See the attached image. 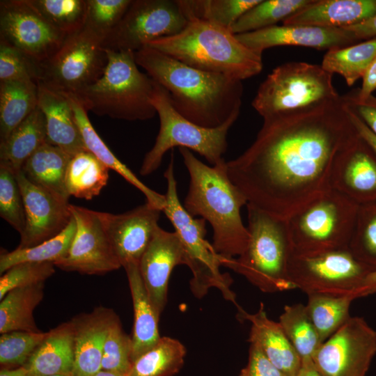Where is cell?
I'll return each instance as SVG.
<instances>
[{
    "mask_svg": "<svg viewBox=\"0 0 376 376\" xmlns=\"http://www.w3.org/2000/svg\"><path fill=\"white\" fill-rule=\"evenodd\" d=\"M358 132L340 97L263 119L253 143L226 162L248 203L283 219L329 191L335 159Z\"/></svg>",
    "mask_w": 376,
    "mask_h": 376,
    "instance_id": "obj_1",
    "label": "cell"
},
{
    "mask_svg": "<svg viewBox=\"0 0 376 376\" xmlns=\"http://www.w3.org/2000/svg\"><path fill=\"white\" fill-rule=\"evenodd\" d=\"M134 55L138 66L168 91L175 109L187 120L214 128L239 116L242 81L191 68L147 46Z\"/></svg>",
    "mask_w": 376,
    "mask_h": 376,
    "instance_id": "obj_2",
    "label": "cell"
},
{
    "mask_svg": "<svg viewBox=\"0 0 376 376\" xmlns=\"http://www.w3.org/2000/svg\"><path fill=\"white\" fill-rule=\"evenodd\" d=\"M179 152L190 178L184 208L191 217L199 216L210 223L212 244L218 254L226 258L240 256L249 240L240 214L248 202L230 180L226 162L208 166L187 148H179Z\"/></svg>",
    "mask_w": 376,
    "mask_h": 376,
    "instance_id": "obj_3",
    "label": "cell"
},
{
    "mask_svg": "<svg viewBox=\"0 0 376 376\" xmlns=\"http://www.w3.org/2000/svg\"><path fill=\"white\" fill-rule=\"evenodd\" d=\"M145 46L191 68L243 81L263 70L262 56L244 45L230 29L196 18L179 33Z\"/></svg>",
    "mask_w": 376,
    "mask_h": 376,
    "instance_id": "obj_4",
    "label": "cell"
},
{
    "mask_svg": "<svg viewBox=\"0 0 376 376\" xmlns=\"http://www.w3.org/2000/svg\"><path fill=\"white\" fill-rule=\"evenodd\" d=\"M249 240L239 256L225 258L223 266L243 276L264 292L296 289L290 280L292 255L286 219L246 204Z\"/></svg>",
    "mask_w": 376,
    "mask_h": 376,
    "instance_id": "obj_5",
    "label": "cell"
},
{
    "mask_svg": "<svg viewBox=\"0 0 376 376\" xmlns=\"http://www.w3.org/2000/svg\"><path fill=\"white\" fill-rule=\"evenodd\" d=\"M106 50L102 76L73 95L87 111L98 116L128 121L152 118L157 114L150 101L155 81L139 70L135 52Z\"/></svg>",
    "mask_w": 376,
    "mask_h": 376,
    "instance_id": "obj_6",
    "label": "cell"
},
{
    "mask_svg": "<svg viewBox=\"0 0 376 376\" xmlns=\"http://www.w3.org/2000/svg\"><path fill=\"white\" fill-rule=\"evenodd\" d=\"M164 176L167 189L166 203L162 212L172 224L181 242L185 265L192 274L189 285L193 295L201 299L210 288H216L224 299L237 305L235 293L230 288L233 279L228 273H222L220 269L225 258L218 254L205 238L206 221L191 217L180 203L173 153Z\"/></svg>",
    "mask_w": 376,
    "mask_h": 376,
    "instance_id": "obj_7",
    "label": "cell"
},
{
    "mask_svg": "<svg viewBox=\"0 0 376 376\" xmlns=\"http://www.w3.org/2000/svg\"><path fill=\"white\" fill-rule=\"evenodd\" d=\"M359 204L332 189L286 219L292 253L311 256L348 249Z\"/></svg>",
    "mask_w": 376,
    "mask_h": 376,
    "instance_id": "obj_8",
    "label": "cell"
},
{
    "mask_svg": "<svg viewBox=\"0 0 376 376\" xmlns=\"http://www.w3.org/2000/svg\"><path fill=\"white\" fill-rule=\"evenodd\" d=\"M333 75L321 65L301 61L282 63L260 84L251 102L263 118L315 108L338 100Z\"/></svg>",
    "mask_w": 376,
    "mask_h": 376,
    "instance_id": "obj_9",
    "label": "cell"
},
{
    "mask_svg": "<svg viewBox=\"0 0 376 376\" xmlns=\"http://www.w3.org/2000/svg\"><path fill=\"white\" fill-rule=\"evenodd\" d=\"M150 101L159 118V130L154 146L143 158L139 171L141 175L155 171L166 152L175 147L196 152L211 166L224 159L228 133L238 116L214 128L198 125L175 109L168 91L155 81Z\"/></svg>",
    "mask_w": 376,
    "mask_h": 376,
    "instance_id": "obj_10",
    "label": "cell"
},
{
    "mask_svg": "<svg viewBox=\"0 0 376 376\" xmlns=\"http://www.w3.org/2000/svg\"><path fill=\"white\" fill-rule=\"evenodd\" d=\"M107 63L102 40L84 28L68 36L51 58L39 64L37 83L60 93L75 94L97 81Z\"/></svg>",
    "mask_w": 376,
    "mask_h": 376,
    "instance_id": "obj_11",
    "label": "cell"
},
{
    "mask_svg": "<svg viewBox=\"0 0 376 376\" xmlns=\"http://www.w3.org/2000/svg\"><path fill=\"white\" fill-rule=\"evenodd\" d=\"M369 272L349 249L311 256L292 253L288 265L290 281L296 289L307 295L353 297L354 292Z\"/></svg>",
    "mask_w": 376,
    "mask_h": 376,
    "instance_id": "obj_12",
    "label": "cell"
},
{
    "mask_svg": "<svg viewBox=\"0 0 376 376\" xmlns=\"http://www.w3.org/2000/svg\"><path fill=\"white\" fill-rule=\"evenodd\" d=\"M187 23L176 0H132L102 45L106 49L135 52L152 40L179 33Z\"/></svg>",
    "mask_w": 376,
    "mask_h": 376,
    "instance_id": "obj_13",
    "label": "cell"
},
{
    "mask_svg": "<svg viewBox=\"0 0 376 376\" xmlns=\"http://www.w3.org/2000/svg\"><path fill=\"white\" fill-rule=\"evenodd\" d=\"M376 354V331L362 317L351 318L312 357L320 376H366Z\"/></svg>",
    "mask_w": 376,
    "mask_h": 376,
    "instance_id": "obj_14",
    "label": "cell"
},
{
    "mask_svg": "<svg viewBox=\"0 0 376 376\" xmlns=\"http://www.w3.org/2000/svg\"><path fill=\"white\" fill-rule=\"evenodd\" d=\"M66 37L29 0L0 1V40L40 64L51 58Z\"/></svg>",
    "mask_w": 376,
    "mask_h": 376,
    "instance_id": "obj_15",
    "label": "cell"
},
{
    "mask_svg": "<svg viewBox=\"0 0 376 376\" xmlns=\"http://www.w3.org/2000/svg\"><path fill=\"white\" fill-rule=\"evenodd\" d=\"M69 209L76 231L67 255L55 267L88 275H102L120 268L98 212L72 204Z\"/></svg>",
    "mask_w": 376,
    "mask_h": 376,
    "instance_id": "obj_16",
    "label": "cell"
},
{
    "mask_svg": "<svg viewBox=\"0 0 376 376\" xmlns=\"http://www.w3.org/2000/svg\"><path fill=\"white\" fill-rule=\"evenodd\" d=\"M22 196L25 226L17 248L26 249L49 240L70 224L69 203L30 182L21 171L15 175Z\"/></svg>",
    "mask_w": 376,
    "mask_h": 376,
    "instance_id": "obj_17",
    "label": "cell"
},
{
    "mask_svg": "<svg viewBox=\"0 0 376 376\" xmlns=\"http://www.w3.org/2000/svg\"><path fill=\"white\" fill-rule=\"evenodd\" d=\"M161 212L148 202L121 214L98 212L112 250L123 267L139 263L159 226Z\"/></svg>",
    "mask_w": 376,
    "mask_h": 376,
    "instance_id": "obj_18",
    "label": "cell"
},
{
    "mask_svg": "<svg viewBox=\"0 0 376 376\" xmlns=\"http://www.w3.org/2000/svg\"><path fill=\"white\" fill-rule=\"evenodd\" d=\"M330 183L359 205L376 200V152L359 133L337 155Z\"/></svg>",
    "mask_w": 376,
    "mask_h": 376,
    "instance_id": "obj_19",
    "label": "cell"
},
{
    "mask_svg": "<svg viewBox=\"0 0 376 376\" xmlns=\"http://www.w3.org/2000/svg\"><path fill=\"white\" fill-rule=\"evenodd\" d=\"M236 36L244 45L260 56L265 49L277 46L329 50L359 42L343 28L308 25H274Z\"/></svg>",
    "mask_w": 376,
    "mask_h": 376,
    "instance_id": "obj_20",
    "label": "cell"
},
{
    "mask_svg": "<svg viewBox=\"0 0 376 376\" xmlns=\"http://www.w3.org/2000/svg\"><path fill=\"white\" fill-rule=\"evenodd\" d=\"M185 265L184 251L176 233L158 226L139 263L148 295L159 314L167 301L169 279L173 269Z\"/></svg>",
    "mask_w": 376,
    "mask_h": 376,
    "instance_id": "obj_21",
    "label": "cell"
},
{
    "mask_svg": "<svg viewBox=\"0 0 376 376\" xmlns=\"http://www.w3.org/2000/svg\"><path fill=\"white\" fill-rule=\"evenodd\" d=\"M117 316L111 308L98 306L72 320L74 325L75 359L71 376H95L102 370L105 339Z\"/></svg>",
    "mask_w": 376,
    "mask_h": 376,
    "instance_id": "obj_22",
    "label": "cell"
},
{
    "mask_svg": "<svg viewBox=\"0 0 376 376\" xmlns=\"http://www.w3.org/2000/svg\"><path fill=\"white\" fill-rule=\"evenodd\" d=\"M240 319L251 323L249 341L256 345L267 358L285 376H297L301 359L285 334L279 322L268 318L263 304L254 313L238 308Z\"/></svg>",
    "mask_w": 376,
    "mask_h": 376,
    "instance_id": "obj_23",
    "label": "cell"
},
{
    "mask_svg": "<svg viewBox=\"0 0 376 376\" xmlns=\"http://www.w3.org/2000/svg\"><path fill=\"white\" fill-rule=\"evenodd\" d=\"M38 84V106L45 120L47 142L70 156L87 150L66 94Z\"/></svg>",
    "mask_w": 376,
    "mask_h": 376,
    "instance_id": "obj_24",
    "label": "cell"
},
{
    "mask_svg": "<svg viewBox=\"0 0 376 376\" xmlns=\"http://www.w3.org/2000/svg\"><path fill=\"white\" fill-rule=\"evenodd\" d=\"M376 15V0H314L312 3L282 23L344 28Z\"/></svg>",
    "mask_w": 376,
    "mask_h": 376,
    "instance_id": "obj_25",
    "label": "cell"
},
{
    "mask_svg": "<svg viewBox=\"0 0 376 376\" xmlns=\"http://www.w3.org/2000/svg\"><path fill=\"white\" fill-rule=\"evenodd\" d=\"M125 270L132 299L134 324L132 338V363L159 340L158 313L146 290L139 263H130Z\"/></svg>",
    "mask_w": 376,
    "mask_h": 376,
    "instance_id": "obj_26",
    "label": "cell"
},
{
    "mask_svg": "<svg viewBox=\"0 0 376 376\" xmlns=\"http://www.w3.org/2000/svg\"><path fill=\"white\" fill-rule=\"evenodd\" d=\"M75 359L72 320L52 329L25 366L31 376L71 375Z\"/></svg>",
    "mask_w": 376,
    "mask_h": 376,
    "instance_id": "obj_27",
    "label": "cell"
},
{
    "mask_svg": "<svg viewBox=\"0 0 376 376\" xmlns=\"http://www.w3.org/2000/svg\"><path fill=\"white\" fill-rule=\"evenodd\" d=\"M66 95L71 103L75 121L86 150L93 153L109 169L117 172L129 183L138 189L146 196L148 203L162 212L166 203V196L146 186L125 164L115 156L95 130L88 118L87 111L83 105L75 95L71 93H66Z\"/></svg>",
    "mask_w": 376,
    "mask_h": 376,
    "instance_id": "obj_28",
    "label": "cell"
},
{
    "mask_svg": "<svg viewBox=\"0 0 376 376\" xmlns=\"http://www.w3.org/2000/svg\"><path fill=\"white\" fill-rule=\"evenodd\" d=\"M46 142L45 117L38 106L0 142V166L17 175L26 160Z\"/></svg>",
    "mask_w": 376,
    "mask_h": 376,
    "instance_id": "obj_29",
    "label": "cell"
},
{
    "mask_svg": "<svg viewBox=\"0 0 376 376\" xmlns=\"http://www.w3.org/2000/svg\"><path fill=\"white\" fill-rule=\"evenodd\" d=\"M70 158L62 149L46 142L26 160L22 171L30 182L68 203L65 178Z\"/></svg>",
    "mask_w": 376,
    "mask_h": 376,
    "instance_id": "obj_30",
    "label": "cell"
},
{
    "mask_svg": "<svg viewBox=\"0 0 376 376\" xmlns=\"http://www.w3.org/2000/svg\"><path fill=\"white\" fill-rule=\"evenodd\" d=\"M38 107V84L31 79L0 82V142Z\"/></svg>",
    "mask_w": 376,
    "mask_h": 376,
    "instance_id": "obj_31",
    "label": "cell"
},
{
    "mask_svg": "<svg viewBox=\"0 0 376 376\" xmlns=\"http://www.w3.org/2000/svg\"><path fill=\"white\" fill-rule=\"evenodd\" d=\"M44 283L17 288L9 291L0 302V333L15 331L39 333L33 311L44 297Z\"/></svg>",
    "mask_w": 376,
    "mask_h": 376,
    "instance_id": "obj_32",
    "label": "cell"
},
{
    "mask_svg": "<svg viewBox=\"0 0 376 376\" xmlns=\"http://www.w3.org/2000/svg\"><path fill=\"white\" fill-rule=\"evenodd\" d=\"M109 171V169L88 150L77 153L71 157L65 173L68 194L91 200L107 184Z\"/></svg>",
    "mask_w": 376,
    "mask_h": 376,
    "instance_id": "obj_33",
    "label": "cell"
},
{
    "mask_svg": "<svg viewBox=\"0 0 376 376\" xmlns=\"http://www.w3.org/2000/svg\"><path fill=\"white\" fill-rule=\"evenodd\" d=\"M376 58V37L358 43L327 50L321 66L327 72L338 74L351 86L362 79Z\"/></svg>",
    "mask_w": 376,
    "mask_h": 376,
    "instance_id": "obj_34",
    "label": "cell"
},
{
    "mask_svg": "<svg viewBox=\"0 0 376 376\" xmlns=\"http://www.w3.org/2000/svg\"><path fill=\"white\" fill-rule=\"evenodd\" d=\"M186 348L178 340L164 336L133 363L128 376H173L182 368Z\"/></svg>",
    "mask_w": 376,
    "mask_h": 376,
    "instance_id": "obj_35",
    "label": "cell"
},
{
    "mask_svg": "<svg viewBox=\"0 0 376 376\" xmlns=\"http://www.w3.org/2000/svg\"><path fill=\"white\" fill-rule=\"evenodd\" d=\"M307 296V313L323 343L351 318L350 308L354 298L325 294Z\"/></svg>",
    "mask_w": 376,
    "mask_h": 376,
    "instance_id": "obj_36",
    "label": "cell"
},
{
    "mask_svg": "<svg viewBox=\"0 0 376 376\" xmlns=\"http://www.w3.org/2000/svg\"><path fill=\"white\" fill-rule=\"evenodd\" d=\"M76 231L72 217L68 226L55 237L36 246L16 248L12 251H1L0 273L3 274L13 265L25 262L52 263L55 264L68 253Z\"/></svg>",
    "mask_w": 376,
    "mask_h": 376,
    "instance_id": "obj_37",
    "label": "cell"
},
{
    "mask_svg": "<svg viewBox=\"0 0 376 376\" xmlns=\"http://www.w3.org/2000/svg\"><path fill=\"white\" fill-rule=\"evenodd\" d=\"M314 0H261L230 27L235 35L249 33L283 22Z\"/></svg>",
    "mask_w": 376,
    "mask_h": 376,
    "instance_id": "obj_38",
    "label": "cell"
},
{
    "mask_svg": "<svg viewBox=\"0 0 376 376\" xmlns=\"http://www.w3.org/2000/svg\"><path fill=\"white\" fill-rule=\"evenodd\" d=\"M261 0H176L187 19L196 18L230 29Z\"/></svg>",
    "mask_w": 376,
    "mask_h": 376,
    "instance_id": "obj_39",
    "label": "cell"
},
{
    "mask_svg": "<svg viewBox=\"0 0 376 376\" xmlns=\"http://www.w3.org/2000/svg\"><path fill=\"white\" fill-rule=\"evenodd\" d=\"M279 323L301 361L312 359L322 343L306 305L300 303L286 305L279 316Z\"/></svg>",
    "mask_w": 376,
    "mask_h": 376,
    "instance_id": "obj_40",
    "label": "cell"
},
{
    "mask_svg": "<svg viewBox=\"0 0 376 376\" xmlns=\"http://www.w3.org/2000/svg\"><path fill=\"white\" fill-rule=\"evenodd\" d=\"M36 9L66 37L84 29L86 0H29Z\"/></svg>",
    "mask_w": 376,
    "mask_h": 376,
    "instance_id": "obj_41",
    "label": "cell"
},
{
    "mask_svg": "<svg viewBox=\"0 0 376 376\" xmlns=\"http://www.w3.org/2000/svg\"><path fill=\"white\" fill-rule=\"evenodd\" d=\"M348 249L370 272L376 270V200L359 205Z\"/></svg>",
    "mask_w": 376,
    "mask_h": 376,
    "instance_id": "obj_42",
    "label": "cell"
},
{
    "mask_svg": "<svg viewBox=\"0 0 376 376\" xmlns=\"http://www.w3.org/2000/svg\"><path fill=\"white\" fill-rule=\"evenodd\" d=\"M47 332L33 333L15 331L1 334L0 336V364L1 368H14L24 366Z\"/></svg>",
    "mask_w": 376,
    "mask_h": 376,
    "instance_id": "obj_43",
    "label": "cell"
},
{
    "mask_svg": "<svg viewBox=\"0 0 376 376\" xmlns=\"http://www.w3.org/2000/svg\"><path fill=\"white\" fill-rule=\"evenodd\" d=\"M132 365V338L123 331L120 318L117 315L113 320L105 339L102 370L128 374Z\"/></svg>",
    "mask_w": 376,
    "mask_h": 376,
    "instance_id": "obj_44",
    "label": "cell"
},
{
    "mask_svg": "<svg viewBox=\"0 0 376 376\" xmlns=\"http://www.w3.org/2000/svg\"><path fill=\"white\" fill-rule=\"evenodd\" d=\"M132 0H86L84 28L102 42L118 24Z\"/></svg>",
    "mask_w": 376,
    "mask_h": 376,
    "instance_id": "obj_45",
    "label": "cell"
},
{
    "mask_svg": "<svg viewBox=\"0 0 376 376\" xmlns=\"http://www.w3.org/2000/svg\"><path fill=\"white\" fill-rule=\"evenodd\" d=\"M0 216L19 234L25 226V212L15 175L0 166Z\"/></svg>",
    "mask_w": 376,
    "mask_h": 376,
    "instance_id": "obj_46",
    "label": "cell"
},
{
    "mask_svg": "<svg viewBox=\"0 0 376 376\" xmlns=\"http://www.w3.org/2000/svg\"><path fill=\"white\" fill-rule=\"evenodd\" d=\"M55 272L52 263L25 262L16 264L0 278V300L13 289L45 281Z\"/></svg>",
    "mask_w": 376,
    "mask_h": 376,
    "instance_id": "obj_47",
    "label": "cell"
},
{
    "mask_svg": "<svg viewBox=\"0 0 376 376\" xmlns=\"http://www.w3.org/2000/svg\"><path fill=\"white\" fill-rule=\"evenodd\" d=\"M38 77V63L0 40V82L31 79L37 83Z\"/></svg>",
    "mask_w": 376,
    "mask_h": 376,
    "instance_id": "obj_48",
    "label": "cell"
},
{
    "mask_svg": "<svg viewBox=\"0 0 376 376\" xmlns=\"http://www.w3.org/2000/svg\"><path fill=\"white\" fill-rule=\"evenodd\" d=\"M240 376H285L276 368L255 344L250 343L246 366Z\"/></svg>",
    "mask_w": 376,
    "mask_h": 376,
    "instance_id": "obj_49",
    "label": "cell"
},
{
    "mask_svg": "<svg viewBox=\"0 0 376 376\" xmlns=\"http://www.w3.org/2000/svg\"><path fill=\"white\" fill-rule=\"evenodd\" d=\"M342 96L347 107L376 136V97L372 95L364 100H359L354 90Z\"/></svg>",
    "mask_w": 376,
    "mask_h": 376,
    "instance_id": "obj_50",
    "label": "cell"
},
{
    "mask_svg": "<svg viewBox=\"0 0 376 376\" xmlns=\"http://www.w3.org/2000/svg\"><path fill=\"white\" fill-rule=\"evenodd\" d=\"M350 32L357 42L376 37V15L359 24L343 28Z\"/></svg>",
    "mask_w": 376,
    "mask_h": 376,
    "instance_id": "obj_51",
    "label": "cell"
},
{
    "mask_svg": "<svg viewBox=\"0 0 376 376\" xmlns=\"http://www.w3.org/2000/svg\"><path fill=\"white\" fill-rule=\"evenodd\" d=\"M376 90V58L373 61L362 77L361 87L354 89L359 100H364L373 95Z\"/></svg>",
    "mask_w": 376,
    "mask_h": 376,
    "instance_id": "obj_52",
    "label": "cell"
},
{
    "mask_svg": "<svg viewBox=\"0 0 376 376\" xmlns=\"http://www.w3.org/2000/svg\"><path fill=\"white\" fill-rule=\"evenodd\" d=\"M347 109L350 117L359 134L373 148L376 152V136L354 112H352L348 107Z\"/></svg>",
    "mask_w": 376,
    "mask_h": 376,
    "instance_id": "obj_53",
    "label": "cell"
},
{
    "mask_svg": "<svg viewBox=\"0 0 376 376\" xmlns=\"http://www.w3.org/2000/svg\"><path fill=\"white\" fill-rule=\"evenodd\" d=\"M376 294V270L369 272L354 292V299Z\"/></svg>",
    "mask_w": 376,
    "mask_h": 376,
    "instance_id": "obj_54",
    "label": "cell"
},
{
    "mask_svg": "<svg viewBox=\"0 0 376 376\" xmlns=\"http://www.w3.org/2000/svg\"><path fill=\"white\" fill-rule=\"evenodd\" d=\"M0 376H31L29 369L25 366L14 368H1Z\"/></svg>",
    "mask_w": 376,
    "mask_h": 376,
    "instance_id": "obj_55",
    "label": "cell"
},
{
    "mask_svg": "<svg viewBox=\"0 0 376 376\" xmlns=\"http://www.w3.org/2000/svg\"><path fill=\"white\" fill-rule=\"evenodd\" d=\"M301 367L297 376H320L314 367L312 359L301 361Z\"/></svg>",
    "mask_w": 376,
    "mask_h": 376,
    "instance_id": "obj_56",
    "label": "cell"
},
{
    "mask_svg": "<svg viewBox=\"0 0 376 376\" xmlns=\"http://www.w3.org/2000/svg\"><path fill=\"white\" fill-rule=\"evenodd\" d=\"M95 376H128V374L116 373L102 370Z\"/></svg>",
    "mask_w": 376,
    "mask_h": 376,
    "instance_id": "obj_57",
    "label": "cell"
},
{
    "mask_svg": "<svg viewBox=\"0 0 376 376\" xmlns=\"http://www.w3.org/2000/svg\"><path fill=\"white\" fill-rule=\"evenodd\" d=\"M47 376H71V375H47Z\"/></svg>",
    "mask_w": 376,
    "mask_h": 376,
    "instance_id": "obj_58",
    "label": "cell"
}]
</instances>
